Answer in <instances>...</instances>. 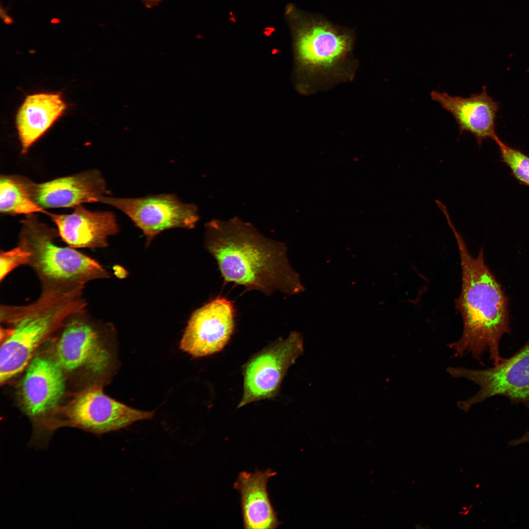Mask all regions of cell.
I'll return each mask as SVG.
<instances>
[{"instance_id":"ac0fdd59","label":"cell","mask_w":529,"mask_h":529,"mask_svg":"<svg viewBox=\"0 0 529 529\" xmlns=\"http://www.w3.org/2000/svg\"><path fill=\"white\" fill-rule=\"evenodd\" d=\"M26 178L18 175H1L0 178V211L9 214L35 213L46 214L45 210L31 199L27 186Z\"/></svg>"},{"instance_id":"d6986e66","label":"cell","mask_w":529,"mask_h":529,"mask_svg":"<svg viewBox=\"0 0 529 529\" xmlns=\"http://www.w3.org/2000/svg\"><path fill=\"white\" fill-rule=\"evenodd\" d=\"M495 142L499 147L502 162L510 168L521 184L529 187V156L505 144L499 137Z\"/></svg>"},{"instance_id":"5bb4252c","label":"cell","mask_w":529,"mask_h":529,"mask_svg":"<svg viewBox=\"0 0 529 529\" xmlns=\"http://www.w3.org/2000/svg\"><path fill=\"white\" fill-rule=\"evenodd\" d=\"M430 96L453 116L458 127L459 137L464 133H470L479 146L485 140L495 141L498 137L495 120L499 103L488 94L485 86L480 93L472 94L468 97L437 91H432Z\"/></svg>"},{"instance_id":"7a4b0ae2","label":"cell","mask_w":529,"mask_h":529,"mask_svg":"<svg viewBox=\"0 0 529 529\" xmlns=\"http://www.w3.org/2000/svg\"><path fill=\"white\" fill-rule=\"evenodd\" d=\"M447 222L460 256L461 289L455 303L463 322L461 337L448 345L454 350L455 357L470 353L482 364L483 355L487 352L493 364L497 365L505 360L500 354V340L505 334L510 333L507 298L484 262L483 249L476 257H473L452 220Z\"/></svg>"},{"instance_id":"30bf717a","label":"cell","mask_w":529,"mask_h":529,"mask_svg":"<svg viewBox=\"0 0 529 529\" xmlns=\"http://www.w3.org/2000/svg\"><path fill=\"white\" fill-rule=\"evenodd\" d=\"M102 203L113 206L128 216L144 233L147 243L167 229H192L199 219L195 204L183 203L173 194L139 198L106 196Z\"/></svg>"},{"instance_id":"9a60e30c","label":"cell","mask_w":529,"mask_h":529,"mask_svg":"<svg viewBox=\"0 0 529 529\" xmlns=\"http://www.w3.org/2000/svg\"><path fill=\"white\" fill-rule=\"evenodd\" d=\"M55 224L62 240L73 248H97L108 245L109 236L119 226L115 215L109 211H92L82 205L70 214L47 213Z\"/></svg>"},{"instance_id":"3957f363","label":"cell","mask_w":529,"mask_h":529,"mask_svg":"<svg viewBox=\"0 0 529 529\" xmlns=\"http://www.w3.org/2000/svg\"><path fill=\"white\" fill-rule=\"evenodd\" d=\"M83 288H43L39 297L24 306L1 305L0 381L5 383L24 370L38 347L72 313L85 309Z\"/></svg>"},{"instance_id":"7c38bea8","label":"cell","mask_w":529,"mask_h":529,"mask_svg":"<svg viewBox=\"0 0 529 529\" xmlns=\"http://www.w3.org/2000/svg\"><path fill=\"white\" fill-rule=\"evenodd\" d=\"M235 311L231 301L218 296L192 315L180 343V348L194 358L221 351L235 329Z\"/></svg>"},{"instance_id":"ba28073f","label":"cell","mask_w":529,"mask_h":529,"mask_svg":"<svg viewBox=\"0 0 529 529\" xmlns=\"http://www.w3.org/2000/svg\"><path fill=\"white\" fill-rule=\"evenodd\" d=\"M454 378H463L480 386L479 391L467 400L458 403L467 411L474 405L495 396H503L529 408V340L516 353L492 368L476 370L450 367Z\"/></svg>"},{"instance_id":"5b68a950","label":"cell","mask_w":529,"mask_h":529,"mask_svg":"<svg viewBox=\"0 0 529 529\" xmlns=\"http://www.w3.org/2000/svg\"><path fill=\"white\" fill-rule=\"evenodd\" d=\"M18 245L29 255L27 265L39 278L42 288L84 287L109 274L96 260L70 246L57 245V230L34 215L22 221Z\"/></svg>"},{"instance_id":"277c9868","label":"cell","mask_w":529,"mask_h":529,"mask_svg":"<svg viewBox=\"0 0 529 529\" xmlns=\"http://www.w3.org/2000/svg\"><path fill=\"white\" fill-rule=\"evenodd\" d=\"M286 16L292 36L293 77L299 92H308L312 82L352 78L351 32L324 20L302 15L290 6Z\"/></svg>"},{"instance_id":"e0dca14e","label":"cell","mask_w":529,"mask_h":529,"mask_svg":"<svg viewBox=\"0 0 529 529\" xmlns=\"http://www.w3.org/2000/svg\"><path fill=\"white\" fill-rule=\"evenodd\" d=\"M66 107L59 93H38L25 97L16 118L23 154L63 114Z\"/></svg>"},{"instance_id":"8992f818","label":"cell","mask_w":529,"mask_h":529,"mask_svg":"<svg viewBox=\"0 0 529 529\" xmlns=\"http://www.w3.org/2000/svg\"><path fill=\"white\" fill-rule=\"evenodd\" d=\"M154 411L136 409L105 394L94 385L75 394L58 406L47 421L49 432L64 426L76 427L100 434L119 430L135 422L151 419Z\"/></svg>"},{"instance_id":"44dd1931","label":"cell","mask_w":529,"mask_h":529,"mask_svg":"<svg viewBox=\"0 0 529 529\" xmlns=\"http://www.w3.org/2000/svg\"><path fill=\"white\" fill-rule=\"evenodd\" d=\"M528 442H529V431L526 432L521 437L511 440L509 442V444L510 446H516Z\"/></svg>"},{"instance_id":"4fadbf2b","label":"cell","mask_w":529,"mask_h":529,"mask_svg":"<svg viewBox=\"0 0 529 529\" xmlns=\"http://www.w3.org/2000/svg\"><path fill=\"white\" fill-rule=\"evenodd\" d=\"M27 186L32 200L43 209L75 208L84 203H102L105 195L110 193L101 173L95 169L42 183L27 179Z\"/></svg>"},{"instance_id":"6da1fadb","label":"cell","mask_w":529,"mask_h":529,"mask_svg":"<svg viewBox=\"0 0 529 529\" xmlns=\"http://www.w3.org/2000/svg\"><path fill=\"white\" fill-rule=\"evenodd\" d=\"M205 230L206 247L216 259L224 283L266 295L300 290L284 243L265 237L237 216L227 221L213 219L205 225Z\"/></svg>"},{"instance_id":"52a82bcc","label":"cell","mask_w":529,"mask_h":529,"mask_svg":"<svg viewBox=\"0 0 529 529\" xmlns=\"http://www.w3.org/2000/svg\"><path fill=\"white\" fill-rule=\"evenodd\" d=\"M103 329L86 309L67 318L58 330L55 349V359L64 372L97 376L108 370L111 356Z\"/></svg>"},{"instance_id":"ffe728a7","label":"cell","mask_w":529,"mask_h":529,"mask_svg":"<svg viewBox=\"0 0 529 529\" xmlns=\"http://www.w3.org/2000/svg\"><path fill=\"white\" fill-rule=\"evenodd\" d=\"M29 255L28 252L18 245L8 251H1L0 254V280L5 279L9 273L16 267L27 265Z\"/></svg>"},{"instance_id":"8fae6325","label":"cell","mask_w":529,"mask_h":529,"mask_svg":"<svg viewBox=\"0 0 529 529\" xmlns=\"http://www.w3.org/2000/svg\"><path fill=\"white\" fill-rule=\"evenodd\" d=\"M20 384L18 397L24 411L38 424V436L64 393V371L55 359L38 356L27 367Z\"/></svg>"},{"instance_id":"9c48e42d","label":"cell","mask_w":529,"mask_h":529,"mask_svg":"<svg viewBox=\"0 0 529 529\" xmlns=\"http://www.w3.org/2000/svg\"><path fill=\"white\" fill-rule=\"evenodd\" d=\"M303 353L302 337L292 332L252 357L243 367V392L238 407L274 397L287 370Z\"/></svg>"},{"instance_id":"2e32d148","label":"cell","mask_w":529,"mask_h":529,"mask_svg":"<svg viewBox=\"0 0 529 529\" xmlns=\"http://www.w3.org/2000/svg\"><path fill=\"white\" fill-rule=\"evenodd\" d=\"M276 472L268 468L264 471L240 472L234 483L240 493L243 525L247 529H273L282 523L271 503L267 483Z\"/></svg>"},{"instance_id":"7402d4cb","label":"cell","mask_w":529,"mask_h":529,"mask_svg":"<svg viewBox=\"0 0 529 529\" xmlns=\"http://www.w3.org/2000/svg\"><path fill=\"white\" fill-rule=\"evenodd\" d=\"M147 8H152L158 5L162 0H140Z\"/></svg>"}]
</instances>
